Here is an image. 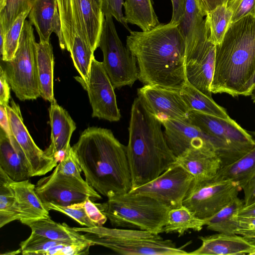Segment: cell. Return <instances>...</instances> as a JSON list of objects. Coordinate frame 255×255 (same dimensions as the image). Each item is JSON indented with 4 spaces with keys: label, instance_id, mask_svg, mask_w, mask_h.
I'll use <instances>...</instances> for the list:
<instances>
[{
    "label": "cell",
    "instance_id": "6da1fadb",
    "mask_svg": "<svg viewBox=\"0 0 255 255\" xmlns=\"http://www.w3.org/2000/svg\"><path fill=\"white\" fill-rule=\"evenodd\" d=\"M178 24H160L148 31H130L127 47L135 57L138 80L180 91L187 83L185 44Z\"/></svg>",
    "mask_w": 255,
    "mask_h": 255
},
{
    "label": "cell",
    "instance_id": "7a4b0ae2",
    "mask_svg": "<svg viewBox=\"0 0 255 255\" xmlns=\"http://www.w3.org/2000/svg\"><path fill=\"white\" fill-rule=\"evenodd\" d=\"M86 182L108 197L132 189L127 147L109 129L89 127L72 147Z\"/></svg>",
    "mask_w": 255,
    "mask_h": 255
},
{
    "label": "cell",
    "instance_id": "3957f363",
    "mask_svg": "<svg viewBox=\"0 0 255 255\" xmlns=\"http://www.w3.org/2000/svg\"><path fill=\"white\" fill-rule=\"evenodd\" d=\"M255 76V15L232 22L216 45L212 93L233 97L251 94Z\"/></svg>",
    "mask_w": 255,
    "mask_h": 255
},
{
    "label": "cell",
    "instance_id": "277c9868",
    "mask_svg": "<svg viewBox=\"0 0 255 255\" xmlns=\"http://www.w3.org/2000/svg\"><path fill=\"white\" fill-rule=\"evenodd\" d=\"M161 121L151 114L138 97L130 110L127 147L132 190L158 177L174 165L177 158L169 147Z\"/></svg>",
    "mask_w": 255,
    "mask_h": 255
},
{
    "label": "cell",
    "instance_id": "5b68a950",
    "mask_svg": "<svg viewBox=\"0 0 255 255\" xmlns=\"http://www.w3.org/2000/svg\"><path fill=\"white\" fill-rule=\"evenodd\" d=\"M84 232V237L93 246L98 245L123 255H185L182 247H177L170 240L141 230L109 228L103 226L74 227Z\"/></svg>",
    "mask_w": 255,
    "mask_h": 255
},
{
    "label": "cell",
    "instance_id": "8992f818",
    "mask_svg": "<svg viewBox=\"0 0 255 255\" xmlns=\"http://www.w3.org/2000/svg\"><path fill=\"white\" fill-rule=\"evenodd\" d=\"M96 205L115 227L130 228L159 234L163 233L169 209L145 195L128 192L109 196Z\"/></svg>",
    "mask_w": 255,
    "mask_h": 255
},
{
    "label": "cell",
    "instance_id": "52a82bcc",
    "mask_svg": "<svg viewBox=\"0 0 255 255\" xmlns=\"http://www.w3.org/2000/svg\"><path fill=\"white\" fill-rule=\"evenodd\" d=\"M36 42L32 25L25 20L14 57L0 65L16 97L21 101L36 100L40 95Z\"/></svg>",
    "mask_w": 255,
    "mask_h": 255
},
{
    "label": "cell",
    "instance_id": "ba28073f",
    "mask_svg": "<svg viewBox=\"0 0 255 255\" xmlns=\"http://www.w3.org/2000/svg\"><path fill=\"white\" fill-rule=\"evenodd\" d=\"M65 49L81 38L94 52L99 47L105 16L96 0H56Z\"/></svg>",
    "mask_w": 255,
    "mask_h": 255
},
{
    "label": "cell",
    "instance_id": "9c48e42d",
    "mask_svg": "<svg viewBox=\"0 0 255 255\" xmlns=\"http://www.w3.org/2000/svg\"><path fill=\"white\" fill-rule=\"evenodd\" d=\"M99 47L103 54V66L114 88L131 87L138 80L137 61L119 38L111 15L105 16Z\"/></svg>",
    "mask_w": 255,
    "mask_h": 255
},
{
    "label": "cell",
    "instance_id": "30bf717a",
    "mask_svg": "<svg viewBox=\"0 0 255 255\" xmlns=\"http://www.w3.org/2000/svg\"><path fill=\"white\" fill-rule=\"evenodd\" d=\"M161 122L164 128L166 141L176 158L191 148L208 147L218 154L222 166L237 159L223 141L193 125L188 118L166 119Z\"/></svg>",
    "mask_w": 255,
    "mask_h": 255
},
{
    "label": "cell",
    "instance_id": "8fae6325",
    "mask_svg": "<svg viewBox=\"0 0 255 255\" xmlns=\"http://www.w3.org/2000/svg\"><path fill=\"white\" fill-rule=\"evenodd\" d=\"M242 190L238 182L232 180L193 179L182 205L198 218L205 220L229 204Z\"/></svg>",
    "mask_w": 255,
    "mask_h": 255
},
{
    "label": "cell",
    "instance_id": "7c38bea8",
    "mask_svg": "<svg viewBox=\"0 0 255 255\" xmlns=\"http://www.w3.org/2000/svg\"><path fill=\"white\" fill-rule=\"evenodd\" d=\"M35 190L43 205L52 203L67 206L88 198L93 201L102 199L85 180L60 172L57 166L49 176L37 181Z\"/></svg>",
    "mask_w": 255,
    "mask_h": 255
},
{
    "label": "cell",
    "instance_id": "4fadbf2b",
    "mask_svg": "<svg viewBox=\"0 0 255 255\" xmlns=\"http://www.w3.org/2000/svg\"><path fill=\"white\" fill-rule=\"evenodd\" d=\"M75 79L87 91L92 108V117L109 122H118L121 115L118 107L116 96L111 81L102 62L93 58L88 80L81 76Z\"/></svg>",
    "mask_w": 255,
    "mask_h": 255
},
{
    "label": "cell",
    "instance_id": "5bb4252c",
    "mask_svg": "<svg viewBox=\"0 0 255 255\" xmlns=\"http://www.w3.org/2000/svg\"><path fill=\"white\" fill-rule=\"evenodd\" d=\"M193 177L175 163L153 180L129 192L150 197L169 209L182 205Z\"/></svg>",
    "mask_w": 255,
    "mask_h": 255
},
{
    "label": "cell",
    "instance_id": "9a60e30c",
    "mask_svg": "<svg viewBox=\"0 0 255 255\" xmlns=\"http://www.w3.org/2000/svg\"><path fill=\"white\" fill-rule=\"evenodd\" d=\"M188 118L194 125L223 141L237 159L255 145V139L231 118L224 119L195 111Z\"/></svg>",
    "mask_w": 255,
    "mask_h": 255
},
{
    "label": "cell",
    "instance_id": "2e32d148",
    "mask_svg": "<svg viewBox=\"0 0 255 255\" xmlns=\"http://www.w3.org/2000/svg\"><path fill=\"white\" fill-rule=\"evenodd\" d=\"M5 107L12 134L27 158L31 177L45 175L55 168L58 163L53 158L46 155L30 136L24 124L19 105L11 99L10 105Z\"/></svg>",
    "mask_w": 255,
    "mask_h": 255
},
{
    "label": "cell",
    "instance_id": "e0dca14e",
    "mask_svg": "<svg viewBox=\"0 0 255 255\" xmlns=\"http://www.w3.org/2000/svg\"><path fill=\"white\" fill-rule=\"evenodd\" d=\"M137 95L146 109L161 121L188 118L190 110L179 90L145 85L137 89Z\"/></svg>",
    "mask_w": 255,
    "mask_h": 255
},
{
    "label": "cell",
    "instance_id": "ac0fdd59",
    "mask_svg": "<svg viewBox=\"0 0 255 255\" xmlns=\"http://www.w3.org/2000/svg\"><path fill=\"white\" fill-rule=\"evenodd\" d=\"M215 55L216 45L207 38L197 46L186 51L185 55L187 82L210 98Z\"/></svg>",
    "mask_w": 255,
    "mask_h": 255
},
{
    "label": "cell",
    "instance_id": "d6986e66",
    "mask_svg": "<svg viewBox=\"0 0 255 255\" xmlns=\"http://www.w3.org/2000/svg\"><path fill=\"white\" fill-rule=\"evenodd\" d=\"M198 238L201 246L188 255H252L255 252V243L239 235L218 233Z\"/></svg>",
    "mask_w": 255,
    "mask_h": 255
},
{
    "label": "cell",
    "instance_id": "ffe728a7",
    "mask_svg": "<svg viewBox=\"0 0 255 255\" xmlns=\"http://www.w3.org/2000/svg\"><path fill=\"white\" fill-rule=\"evenodd\" d=\"M28 16L36 28L40 41H49L51 34L54 32L61 48L65 49L56 0H35Z\"/></svg>",
    "mask_w": 255,
    "mask_h": 255
},
{
    "label": "cell",
    "instance_id": "44dd1931",
    "mask_svg": "<svg viewBox=\"0 0 255 255\" xmlns=\"http://www.w3.org/2000/svg\"><path fill=\"white\" fill-rule=\"evenodd\" d=\"M176 163L192 175L195 181L213 178L222 166L218 154L208 147L191 148L178 157Z\"/></svg>",
    "mask_w": 255,
    "mask_h": 255
},
{
    "label": "cell",
    "instance_id": "7402d4cb",
    "mask_svg": "<svg viewBox=\"0 0 255 255\" xmlns=\"http://www.w3.org/2000/svg\"><path fill=\"white\" fill-rule=\"evenodd\" d=\"M0 168L14 181L29 180L31 170L22 148L13 134L0 129Z\"/></svg>",
    "mask_w": 255,
    "mask_h": 255
},
{
    "label": "cell",
    "instance_id": "603a6c76",
    "mask_svg": "<svg viewBox=\"0 0 255 255\" xmlns=\"http://www.w3.org/2000/svg\"><path fill=\"white\" fill-rule=\"evenodd\" d=\"M51 126V143L44 151L46 155L53 158L58 151L66 150L76 128L75 123L68 113L56 103H51L49 109Z\"/></svg>",
    "mask_w": 255,
    "mask_h": 255
},
{
    "label": "cell",
    "instance_id": "cb8c5ba5",
    "mask_svg": "<svg viewBox=\"0 0 255 255\" xmlns=\"http://www.w3.org/2000/svg\"><path fill=\"white\" fill-rule=\"evenodd\" d=\"M204 16L198 0H186L185 12L178 24L185 51L195 48L208 38Z\"/></svg>",
    "mask_w": 255,
    "mask_h": 255
},
{
    "label": "cell",
    "instance_id": "d4e9b609",
    "mask_svg": "<svg viewBox=\"0 0 255 255\" xmlns=\"http://www.w3.org/2000/svg\"><path fill=\"white\" fill-rule=\"evenodd\" d=\"M16 198L19 221L49 217V211L35 192V185L29 180L10 181Z\"/></svg>",
    "mask_w": 255,
    "mask_h": 255
},
{
    "label": "cell",
    "instance_id": "484cf974",
    "mask_svg": "<svg viewBox=\"0 0 255 255\" xmlns=\"http://www.w3.org/2000/svg\"><path fill=\"white\" fill-rule=\"evenodd\" d=\"M27 226L31 232L49 239L67 242L70 244H91L84 234L71 228L65 223L60 224L53 221L50 217L20 222ZM93 246V245H92Z\"/></svg>",
    "mask_w": 255,
    "mask_h": 255
},
{
    "label": "cell",
    "instance_id": "4316f807",
    "mask_svg": "<svg viewBox=\"0 0 255 255\" xmlns=\"http://www.w3.org/2000/svg\"><path fill=\"white\" fill-rule=\"evenodd\" d=\"M37 63L40 97L51 103L56 101L53 91L54 56L50 41L36 43Z\"/></svg>",
    "mask_w": 255,
    "mask_h": 255
},
{
    "label": "cell",
    "instance_id": "83f0119b",
    "mask_svg": "<svg viewBox=\"0 0 255 255\" xmlns=\"http://www.w3.org/2000/svg\"><path fill=\"white\" fill-rule=\"evenodd\" d=\"M20 247L23 255H73L75 252L73 244L52 240L32 232L20 243Z\"/></svg>",
    "mask_w": 255,
    "mask_h": 255
},
{
    "label": "cell",
    "instance_id": "f1b7e54d",
    "mask_svg": "<svg viewBox=\"0 0 255 255\" xmlns=\"http://www.w3.org/2000/svg\"><path fill=\"white\" fill-rule=\"evenodd\" d=\"M124 7L126 22L137 25L142 31H148L160 24L152 0H126Z\"/></svg>",
    "mask_w": 255,
    "mask_h": 255
},
{
    "label": "cell",
    "instance_id": "f546056e",
    "mask_svg": "<svg viewBox=\"0 0 255 255\" xmlns=\"http://www.w3.org/2000/svg\"><path fill=\"white\" fill-rule=\"evenodd\" d=\"M255 175V145L238 159L222 166L214 178L218 180H229L237 182L242 187Z\"/></svg>",
    "mask_w": 255,
    "mask_h": 255
},
{
    "label": "cell",
    "instance_id": "4dcf8cb0",
    "mask_svg": "<svg viewBox=\"0 0 255 255\" xmlns=\"http://www.w3.org/2000/svg\"><path fill=\"white\" fill-rule=\"evenodd\" d=\"M180 93L190 111H195L224 119H229L226 110L192 86L188 82L180 90Z\"/></svg>",
    "mask_w": 255,
    "mask_h": 255
},
{
    "label": "cell",
    "instance_id": "1f68e13d",
    "mask_svg": "<svg viewBox=\"0 0 255 255\" xmlns=\"http://www.w3.org/2000/svg\"><path fill=\"white\" fill-rule=\"evenodd\" d=\"M204 226L205 220L198 218L187 208L182 205L169 210L163 232L177 233L181 236L189 230L199 232Z\"/></svg>",
    "mask_w": 255,
    "mask_h": 255
},
{
    "label": "cell",
    "instance_id": "d6a6232c",
    "mask_svg": "<svg viewBox=\"0 0 255 255\" xmlns=\"http://www.w3.org/2000/svg\"><path fill=\"white\" fill-rule=\"evenodd\" d=\"M244 206V201L236 197L214 215L205 219L207 229L220 233L236 234L238 222L234 216Z\"/></svg>",
    "mask_w": 255,
    "mask_h": 255
},
{
    "label": "cell",
    "instance_id": "836d02e7",
    "mask_svg": "<svg viewBox=\"0 0 255 255\" xmlns=\"http://www.w3.org/2000/svg\"><path fill=\"white\" fill-rule=\"evenodd\" d=\"M232 16L233 12L227 4L219 5L207 13L205 24L211 42L215 45L221 43L232 23Z\"/></svg>",
    "mask_w": 255,
    "mask_h": 255
},
{
    "label": "cell",
    "instance_id": "e575fe53",
    "mask_svg": "<svg viewBox=\"0 0 255 255\" xmlns=\"http://www.w3.org/2000/svg\"><path fill=\"white\" fill-rule=\"evenodd\" d=\"M11 180L0 168V228L15 220H19L18 208Z\"/></svg>",
    "mask_w": 255,
    "mask_h": 255
},
{
    "label": "cell",
    "instance_id": "d590c367",
    "mask_svg": "<svg viewBox=\"0 0 255 255\" xmlns=\"http://www.w3.org/2000/svg\"><path fill=\"white\" fill-rule=\"evenodd\" d=\"M30 10L22 12L16 18L10 28L5 33L1 60L7 61L14 56L17 49L21 31L26 18Z\"/></svg>",
    "mask_w": 255,
    "mask_h": 255
},
{
    "label": "cell",
    "instance_id": "8d00e7d4",
    "mask_svg": "<svg viewBox=\"0 0 255 255\" xmlns=\"http://www.w3.org/2000/svg\"><path fill=\"white\" fill-rule=\"evenodd\" d=\"M29 0H6L3 8L0 11V26L6 33L16 18L22 12L30 10Z\"/></svg>",
    "mask_w": 255,
    "mask_h": 255
},
{
    "label": "cell",
    "instance_id": "74e56055",
    "mask_svg": "<svg viewBox=\"0 0 255 255\" xmlns=\"http://www.w3.org/2000/svg\"><path fill=\"white\" fill-rule=\"evenodd\" d=\"M48 211L53 210L62 213L86 227H93L96 225L87 216L84 207V201L75 203L67 206H62L52 203L44 205Z\"/></svg>",
    "mask_w": 255,
    "mask_h": 255
},
{
    "label": "cell",
    "instance_id": "f35d334b",
    "mask_svg": "<svg viewBox=\"0 0 255 255\" xmlns=\"http://www.w3.org/2000/svg\"><path fill=\"white\" fill-rule=\"evenodd\" d=\"M58 171L67 175L84 180L81 175V168L72 147L70 146L66 150L64 158L57 165Z\"/></svg>",
    "mask_w": 255,
    "mask_h": 255
},
{
    "label": "cell",
    "instance_id": "ab89813d",
    "mask_svg": "<svg viewBox=\"0 0 255 255\" xmlns=\"http://www.w3.org/2000/svg\"><path fill=\"white\" fill-rule=\"evenodd\" d=\"M227 6L233 12L232 22L249 14L255 15V0H229Z\"/></svg>",
    "mask_w": 255,
    "mask_h": 255
},
{
    "label": "cell",
    "instance_id": "60d3db41",
    "mask_svg": "<svg viewBox=\"0 0 255 255\" xmlns=\"http://www.w3.org/2000/svg\"><path fill=\"white\" fill-rule=\"evenodd\" d=\"M124 0H102V10L104 16L111 15L121 23L129 32L131 31L126 22L122 8Z\"/></svg>",
    "mask_w": 255,
    "mask_h": 255
},
{
    "label": "cell",
    "instance_id": "b9f144b4",
    "mask_svg": "<svg viewBox=\"0 0 255 255\" xmlns=\"http://www.w3.org/2000/svg\"><path fill=\"white\" fill-rule=\"evenodd\" d=\"M235 218L238 222L236 234L255 241V217Z\"/></svg>",
    "mask_w": 255,
    "mask_h": 255
},
{
    "label": "cell",
    "instance_id": "7bdbcfd3",
    "mask_svg": "<svg viewBox=\"0 0 255 255\" xmlns=\"http://www.w3.org/2000/svg\"><path fill=\"white\" fill-rule=\"evenodd\" d=\"M93 202L89 198L84 201V207L86 214L96 226H103L108 219Z\"/></svg>",
    "mask_w": 255,
    "mask_h": 255
},
{
    "label": "cell",
    "instance_id": "ee69618b",
    "mask_svg": "<svg viewBox=\"0 0 255 255\" xmlns=\"http://www.w3.org/2000/svg\"><path fill=\"white\" fill-rule=\"evenodd\" d=\"M0 105H8L10 99V85L5 73L0 66Z\"/></svg>",
    "mask_w": 255,
    "mask_h": 255
},
{
    "label": "cell",
    "instance_id": "f6af8a7d",
    "mask_svg": "<svg viewBox=\"0 0 255 255\" xmlns=\"http://www.w3.org/2000/svg\"><path fill=\"white\" fill-rule=\"evenodd\" d=\"M242 189L244 193V206L255 202V175L242 187Z\"/></svg>",
    "mask_w": 255,
    "mask_h": 255
},
{
    "label": "cell",
    "instance_id": "bcb514c9",
    "mask_svg": "<svg viewBox=\"0 0 255 255\" xmlns=\"http://www.w3.org/2000/svg\"><path fill=\"white\" fill-rule=\"evenodd\" d=\"M172 5V14L170 22L178 24L185 10L186 0H171Z\"/></svg>",
    "mask_w": 255,
    "mask_h": 255
},
{
    "label": "cell",
    "instance_id": "7dc6e473",
    "mask_svg": "<svg viewBox=\"0 0 255 255\" xmlns=\"http://www.w3.org/2000/svg\"><path fill=\"white\" fill-rule=\"evenodd\" d=\"M229 0H198L201 11L204 16L217 6L227 4Z\"/></svg>",
    "mask_w": 255,
    "mask_h": 255
},
{
    "label": "cell",
    "instance_id": "c3c4849f",
    "mask_svg": "<svg viewBox=\"0 0 255 255\" xmlns=\"http://www.w3.org/2000/svg\"><path fill=\"white\" fill-rule=\"evenodd\" d=\"M0 126L8 136L12 135L6 107L2 105H0Z\"/></svg>",
    "mask_w": 255,
    "mask_h": 255
},
{
    "label": "cell",
    "instance_id": "681fc988",
    "mask_svg": "<svg viewBox=\"0 0 255 255\" xmlns=\"http://www.w3.org/2000/svg\"><path fill=\"white\" fill-rule=\"evenodd\" d=\"M234 217L235 218L255 217V202L248 206H244Z\"/></svg>",
    "mask_w": 255,
    "mask_h": 255
},
{
    "label": "cell",
    "instance_id": "f907efd6",
    "mask_svg": "<svg viewBox=\"0 0 255 255\" xmlns=\"http://www.w3.org/2000/svg\"><path fill=\"white\" fill-rule=\"evenodd\" d=\"M5 35V33L4 32L2 27L0 26V52L1 55H2L3 52Z\"/></svg>",
    "mask_w": 255,
    "mask_h": 255
},
{
    "label": "cell",
    "instance_id": "816d5d0a",
    "mask_svg": "<svg viewBox=\"0 0 255 255\" xmlns=\"http://www.w3.org/2000/svg\"><path fill=\"white\" fill-rule=\"evenodd\" d=\"M251 99L254 103H255V76L254 79L252 90L250 95Z\"/></svg>",
    "mask_w": 255,
    "mask_h": 255
},
{
    "label": "cell",
    "instance_id": "f5cc1de1",
    "mask_svg": "<svg viewBox=\"0 0 255 255\" xmlns=\"http://www.w3.org/2000/svg\"><path fill=\"white\" fill-rule=\"evenodd\" d=\"M6 0H0V11L5 6Z\"/></svg>",
    "mask_w": 255,
    "mask_h": 255
},
{
    "label": "cell",
    "instance_id": "db71d44e",
    "mask_svg": "<svg viewBox=\"0 0 255 255\" xmlns=\"http://www.w3.org/2000/svg\"><path fill=\"white\" fill-rule=\"evenodd\" d=\"M98 4L101 6L102 7V0H96Z\"/></svg>",
    "mask_w": 255,
    "mask_h": 255
},
{
    "label": "cell",
    "instance_id": "11a10c76",
    "mask_svg": "<svg viewBox=\"0 0 255 255\" xmlns=\"http://www.w3.org/2000/svg\"><path fill=\"white\" fill-rule=\"evenodd\" d=\"M29 1L30 2V4L32 6L33 3H34V2L35 1V0H29Z\"/></svg>",
    "mask_w": 255,
    "mask_h": 255
},
{
    "label": "cell",
    "instance_id": "9f6ffc18",
    "mask_svg": "<svg viewBox=\"0 0 255 255\" xmlns=\"http://www.w3.org/2000/svg\"><path fill=\"white\" fill-rule=\"evenodd\" d=\"M254 242L255 243V241H254ZM252 255H255V252L254 253H253Z\"/></svg>",
    "mask_w": 255,
    "mask_h": 255
},
{
    "label": "cell",
    "instance_id": "6f0895ef",
    "mask_svg": "<svg viewBox=\"0 0 255 255\" xmlns=\"http://www.w3.org/2000/svg\"><path fill=\"white\" fill-rule=\"evenodd\" d=\"M254 133V134H255V131Z\"/></svg>",
    "mask_w": 255,
    "mask_h": 255
}]
</instances>
